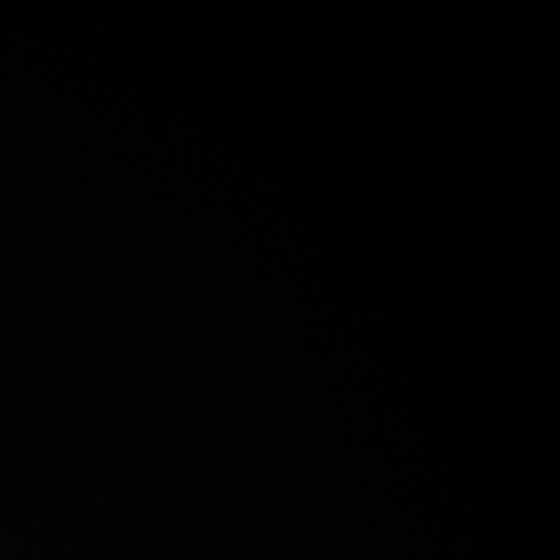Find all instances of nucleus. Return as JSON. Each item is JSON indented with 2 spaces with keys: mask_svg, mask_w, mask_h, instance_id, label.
<instances>
[]
</instances>
